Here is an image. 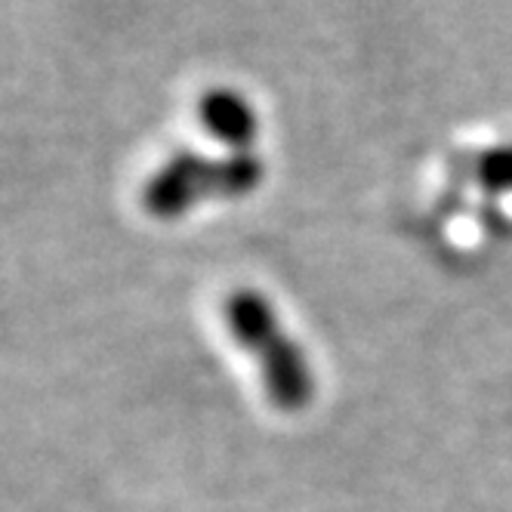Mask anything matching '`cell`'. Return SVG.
<instances>
[{
  "mask_svg": "<svg viewBox=\"0 0 512 512\" xmlns=\"http://www.w3.org/2000/svg\"><path fill=\"white\" fill-rule=\"evenodd\" d=\"M226 321L238 346L260 364L272 405L287 414L303 411L315 395V377L300 343L284 334L272 303L256 290H235L226 300Z\"/></svg>",
  "mask_w": 512,
  "mask_h": 512,
  "instance_id": "6da1fadb",
  "label": "cell"
},
{
  "mask_svg": "<svg viewBox=\"0 0 512 512\" xmlns=\"http://www.w3.org/2000/svg\"><path fill=\"white\" fill-rule=\"evenodd\" d=\"M263 161L253 152L204 158L195 152L173 155L142 189V207L155 219H179L201 201H232L260 189Z\"/></svg>",
  "mask_w": 512,
  "mask_h": 512,
  "instance_id": "7a4b0ae2",
  "label": "cell"
},
{
  "mask_svg": "<svg viewBox=\"0 0 512 512\" xmlns=\"http://www.w3.org/2000/svg\"><path fill=\"white\" fill-rule=\"evenodd\" d=\"M198 118L204 130L216 139L229 145L232 152H250V145L260 133V118H256L253 105L229 87H216L204 93L198 105Z\"/></svg>",
  "mask_w": 512,
  "mask_h": 512,
  "instance_id": "3957f363",
  "label": "cell"
},
{
  "mask_svg": "<svg viewBox=\"0 0 512 512\" xmlns=\"http://www.w3.org/2000/svg\"><path fill=\"white\" fill-rule=\"evenodd\" d=\"M472 179L494 195H512V145L482 152L472 161Z\"/></svg>",
  "mask_w": 512,
  "mask_h": 512,
  "instance_id": "277c9868",
  "label": "cell"
}]
</instances>
